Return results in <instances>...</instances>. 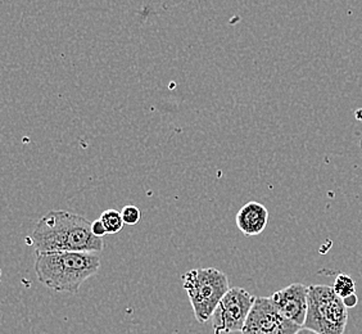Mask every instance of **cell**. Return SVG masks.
Returning a JSON list of instances; mask_svg holds the SVG:
<instances>
[{"label": "cell", "mask_w": 362, "mask_h": 334, "mask_svg": "<svg viewBox=\"0 0 362 334\" xmlns=\"http://www.w3.org/2000/svg\"><path fill=\"white\" fill-rule=\"evenodd\" d=\"M91 231L98 238H103L107 234V230H105V225H103L100 219H98V220L91 223Z\"/></svg>", "instance_id": "cell-12"}, {"label": "cell", "mask_w": 362, "mask_h": 334, "mask_svg": "<svg viewBox=\"0 0 362 334\" xmlns=\"http://www.w3.org/2000/svg\"><path fill=\"white\" fill-rule=\"evenodd\" d=\"M121 215H122V220L125 225H132V226L139 223L140 217H141L140 209L133 205L125 206L124 209H121Z\"/></svg>", "instance_id": "cell-11"}, {"label": "cell", "mask_w": 362, "mask_h": 334, "mask_svg": "<svg viewBox=\"0 0 362 334\" xmlns=\"http://www.w3.org/2000/svg\"><path fill=\"white\" fill-rule=\"evenodd\" d=\"M343 304L346 305L347 309H351V307H355L357 304H358V297L356 296V293L354 294H351L349 297H346V299H343Z\"/></svg>", "instance_id": "cell-13"}, {"label": "cell", "mask_w": 362, "mask_h": 334, "mask_svg": "<svg viewBox=\"0 0 362 334\" xmlns=\"http://www.w3.org/2000/svg\"><path fill=\"white\" fill-rule=\"evenodd\" d=\"M333 289L341 299H346V297L356 293L355 280L349 275H346V274H339L335 279Z\"/></svg>", "instance_id": "cell-10"}, {"label": "cell", "mask_w": 362, "mask_h": 334, "mask_svg": "<svg viewBox=\"0 0 362 334\" xmlns=\"http://www.w3.org/2000/svg\"><path fill=\"white\" fill-rule=\"evenodd\" d=\"M31 243L37 253L50 252H102L105 244L91 231L84 216L69 211H49L36 223Z\"/></svg>", "instance_id": "cell-1"}, {"label": "cell", "mask_w": 362, "mask_h": 334, "mask_svg": "<svg viewBox=\"0 0 362 334\" xmlns=\"http://www.w3.org/2000/svg\"><path fill=\"white\" fill-rule=\"evenodd\" d=\"M255 301L256 297H253L251 293L247 292L243 288H230L211 318L214 333L242 332Z\"/></svg>", "instance_id": "cell-5"}, {"label": "cell", "mask_w": 362, "mask_h": 334, "mask_svg": "<svg viewBox=\"0 0 362 334\" xmlns=\"http://www.w3.org/2000/svg\"><path fill=\"white\" fill-rule=\"evenodd\" d=\"M361 148H362V139H361Z\"/></svg>", "instance_id": "cell-15"}, {"label": "cell", "mask_w": 362, "mask_h": 334, "mask_svg": "<svg viewBox=\"0 0 362 334\" xmlns=\"http://www.w3.org/2000/svg\"><path fill=\"white\" fill-rule=\"evenodd\" d=\"M349 321V309L333 287H308V311L305 327L317 334H343Z\"/></svg>", "instance_id": "cell-4"}, {"label": "cell", "mask_w": 362, "mask_h": 334, "mask_svg": "<svg viewBox=\"0 0 362 334\" xmlns=\"http://www.w3.org/2000/svg\"><path fill=\"white\" fill-rule=\"evenodd\" d=\"M270 299L284 318L300 328L305 327L308 311V287L302 283H292L274 293Z\"/></svg>", "instance_id": "cell-7"}, {"label": "cell", "mask_w": 362, "mask_h": 334, "mask_svg": "<svg viewBox=\"0 0 362 334\" xmlns=\"http://www.w3.org/2000/svg\"><path fill=\"white\" fill-rule=\"evenodd\" d=\"M300 329L279 313L270 297H256L242 334H296Z\"/></svg>", "instance_id": "cell-6"}, {"label": "cell", "mask_w": 362, "mask_h": 334, "mask_svg": "<svg viewBox=\"0 0 362 334\" xmlns=\"http://www.w3.org/2000/svg\"><path fill=\"white\" fill-rule=\"evenodd\" d=\"M181 279L195 319L204 324L212 318L217 305L229 291V279L225 272L214 267L189 270Z\"/></svg>", "instance_id": "cell-3"}, {"label": "cell", "mask_w": 362, "mask_h": 334, "mask_svg": "<svg viewBox=\"0 0 362 334\" xmlns=\"http://www.w3.org/2000/svg\"><path fill=\"white\" fill-rule=\"evenodd\" d=\"M296 334H317L316 332H314V330H311V329H307V328H302V329H300L298 332Z\"/></svg>", "instance_id": "cell-14"}, {"label": "cell", "mask_w": 362, "mask_h": 334, "mask_svg": "<svg viewBox=\"0 0 362 334\" xmlns=\"http://www.w3.org/2000/svg\"><path fill=\"white\" fill-rule=\"evenodd\" d=\"M99 219L102 220V223L105 225L107 234H117L125 225L124 220H122L121 211H117V209H107L100 215Z\"/></svg>", "instance_id": "cell-9"}, {"label": "cell", "mask_w": 362, "mask_h": 334, "mask_svg": "<svg viewBox=\"0 0 362 334\" xmlns=\"http://www.w3.org/2000/svg\"><path fill=\"white\" fill-rule=\"evenodd\" d=\"M100 267V258L94 252H50L37 253L36 277L42 286L54 292L76 294L88 279Z\"/></svg>", "instance_id": "cell-2"}, {"label": "cell", "mask_w": 362, "mask_h": 334, "mask_svg": "<svg viewBox=\"0 0 362 334\" xmlns=\"http://www.w3.org/2000/svg\"><path fill=\"white\" fill-rule=\"evenodd\" d=\"M235 221L245 237L261 234L269 224V211L262 203L251 201L238 211Z\"/></svg>", "instance_id": "cell-8"}]
</instances>
